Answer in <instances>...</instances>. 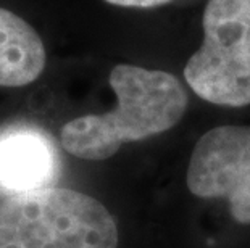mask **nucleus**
Wrapping results in <instances>:
<instances>
[{"label":"nucleus","mask_w":250,"mask_h":248,"mask_svg":"<svg viewBox=\"0 0 250 248\" xmlns=\"http://www.w3.org/2000/svg\"><path fill=\"white\" fill-rule=\"evenodd\" d=\"M118 228L99 200L45 187L0 203V248H118Z\"/></svg>","instance_id":"nucleus-2"},{"label":"nucleus","mask_w":250,"mask_h":248,"mask_svg":"<svg viewBox=\"0 0 250 248\" xmlns=\"http://www.w3.org/2000/svg\"><path fill=\"white\" fill-rule=\"evenodd\" d=\"M58 153L41 131L12 126L0 131V193L5 197L54 187Z\"/></svg>","instance_id":"nucleus-5"},{"label":"nucleus","mask_w":250,"mask_h":248,"mask_svg":"<svg viewBox=\"0 0 250 248\" xmlns=\"http://www.w3.org/2000/svg\"><path fill=\"white\" fill-rule=\"evenodd\" d=\"M108 82L116 95L111 112L79 116L62 128V147L70 155L107 160L126 142L173 129L188 108L184 86L167 71L121 63L111 70Z\"/></svg>","instance_id":"nucleus-1"},{"label":"nucleus","mask_w":250,"mask_h":248,"mask_svg":"<svg viewBox=\"0 0 250 248\" xmlns=\"http://www.w3.org/2000/svg\"><path fill=\"white\" fill-rule=\"evenodd\" d=\"M45 47L29 23L0 8V86L23 87L34 82L45 68Z\"/></svg>","instance_id":"nucleus-6"},{"label":"nucleus","mask_w":250,"mask_h":248,"mask_svg":"<svg viewBox=\"0 0 250 248\" xmlns=\"http://www.w3.org/2000/svg\"><path fill=\"white\" fill-rule=\"evenodd\" d=\"M186 184L200 198H228L231 216L250 224V126H218L200 137Z\"/></svg>","instance_id":"nucleus-4"},{"label":"nucleus","mask_w":250,"mask_h":248,"mask_svg":"<svg viewBox=\"0 0 250 248\" xmlns=\"http://www.w3.org/2000/svg\"><path fill=\"white\" fill-rule=\"evenodd\" d=\"M110 5L116 7H126V8H153L160 5L169 3L173 0H105Z\"/></svg>","instance_id":"nucleus-7"},{"label":"nucleus","mask_w":250,"mask_h":248,"mask_svg":"<svg viewBox=\"0 0 250 248\" xmlns=\"http://www.w3.org/2000/svg\"><path fill=\"white\" fill-rule=\"evenodd\" d=\"M202 28V45L184 66L186 82L213 105H250V0H208Z\"/></svg>","instance_id":"nucleus-3"}]
</instances>
